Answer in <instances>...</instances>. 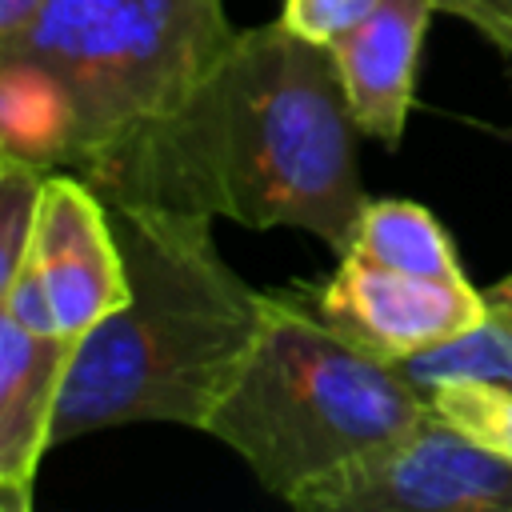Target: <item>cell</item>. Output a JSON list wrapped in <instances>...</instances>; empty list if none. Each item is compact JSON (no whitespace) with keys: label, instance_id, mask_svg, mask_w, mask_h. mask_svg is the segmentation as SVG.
I'll return each instance as SVG.
<instances>
[{"label":"cell","instance_id":"1","mask_svg":"<svg viewBox=\"0 0 512 512\" xmlns=\"http://www.w3.org/2000/svg\"><path fill=\"white\" fill-rule=\"evenodd\" d=\"M356 132L332 48L272 20L232 32L196 92L84 180L108 204L300 228L344 252L368 200Z\"/></svg>","mask_w":512,"mask_h":512},{"label":"cell","instance_id":"2","mask_svg":"<svg viewBox=\"0 0 512 512\" xmlns=\"http://www.w3.org/2000/svg\"><path fill=\"white\" fill-rule=\"evenodd\" d=\"M108 216L128 300L72 340L56 444L120 424L204 428L268 316V292L220 256L212 216L136 200H112Z\"/></svg>","mask_w":512,"mask_h":512},{"label":"cell","instance_id":"3","mask_svg":"<svg viewBox=\"0 0 512 512\" xmlns=\"http://www.w3.org/2000/svg\"><path fill=\"white\" fill-rule=\"evenodd\" d=\"M228 40L224 0H44L0 40V140L88 176L160 128Z\"/></svg>","mask_w":512,"mask_h":512},{"label":"cell","instance_id":"4","mask_svg":"<svg viewBox=\"0 0 512 512\" xmlns=\"http://www.w3.org/2000/svg\"><path fill=\"white\" fill-rule=\"evenodd\" d=\"M424 416V396L392 360L360 348L300 300L268 296L264 328L204 432L224 440L268 492L296 500Z\"/></svg>","mask_w":512,"mask_h":512},{"label":"cell","instance_id":"5","mask_svg":"<svg viewBox=\"0 0 512 512\" xmlns=\"http://www.w3.org/2000/svg\"><path fill=\"white\" fill-rule=\"evenodd\" d=\"M288 504L304 512H512V460L428 412Z\"/></svg>","mask_w":512,"mask_h":512},{"label":"cell","instance_id":"6","mask_svg":"<svg viewBox=\"0 0 512 512\" xmlns=\"http://www.w3.org/2000/svg\"><path fill=\"white\" fill-rule=\"evenodd\" d=\"M312 312L384 360H408L488 316V296L468 276H416L344 252L316 288Z\"/></svg>","mask_w":512,"mask_h":512},{"label":"cell","instance_id":"7","mask_svg":"<svg viewBox=\"0 0 512 512\" xmlns=\"http://www.w3.org/2000/svg\"><path fill=\"white\" fill-rule=\"evenodd\" d=\"M24 260L52 300L56 332L68 340H80L128 300V272L108 200L68 168L44 172Z\"/></svg>","mask_w":512,"mask_h":512},{"label":"cell","instance_id":"8","mask_svg":"<svg viewBox=\"0 0 512 512\" xmlns=\"http://www.w3.org/2000/svg\"><path fill=\"white\" fill-rule=\"evenodd\" d=\"M436 0H380L352 32L332 44L336 76L356 128L396 148L412 112L420 44Z\"/></svg>","mask_w":512,"mask_h":512},{"label":"cell","instance_id":"9","mask_svg":"<svg viewBox=\"0 0 512 512\" xmlns=\"http://www.w3.org/2000/svg\"><path fill=\"white\" fill-rule=\"evenodd\" d=\"M72 340L24 328L0 304V500L8 512L32 504V480L56 444V404L68 372Z\"/></svg>","mask_w":512,"mask_h":512},{"label":"cell","instance_id":"10","mask_svg":"<svg viewBox=\"0 0 512 512\" xmlns=\"http://www.w3.org/2000/svg\"><path fill=\"white\" fill-rule=\"evenodd\" d=\"M372 264L416 276H464L440 220L412 200H364L348 248ZM340 252V256H344Z\"/></svg>","mask_w":512,"mask_h":512},{"label":"cell","instance_id":"11","mask_svg":"<svg viewBox=\"0 0 512 512\" xmlns=\"http://www.w3.org/2000/svg\"><path fill=\"white\" fill-rule=\"evenodd\" d=\"M396 368L420 396L444 380H492V384L512 388V316L504 308L488 304V316L476 328H468L436 348H424L408 360H396Z\"/></svg>","mask_w":512,"mask_h":512},{"label":"cell","instance_id":"12","mask_svg":"<svg viewBox=\"0 0 512 512\" xmlns=\"http://www.w3.org/2000/svg\"><path fill=\"white\" fill-rule=\"evenodd\" d=\"M428 412L484 444L488 452L512 460V388L492 380H444L424 392Z\"/></svg>","mask_w":512,"mask_h":512},{"label":"cell","instance_id":"13","mask_svg":"<svg viewBox=\"0 0 512 512\" xmlns=\"http://www.w3.org/2000/svg\"><path fill=\"white\" fill-rule=\"evenodd\" d=\"M44 172L48 168L32 164L28 156H16L8 148L0 152V304L28 256V236H32Z\"/></svg>","mask_w":512,"mask_h":512},{"label":"cell","instance_id":"14","mask_svg":"<svg viewBox=\"0 0 512 512\" xmlns=\"http://www.w3.org/2000/svg\"><path fill=\"white\" fill-rule=\"evenodd\" d=\"M380 0H284L280 4V24L312 44L332 48L344 32H352Z\"/></svg>","mask_w":512,"mask_h":512},{"label":"cell","instance_id":"15","mask_svg":"<svg viewBox=\"0 0 512 512\" xmlns=\"http://www.w3.org/2000/svg\"><path fill=\"white\" fill-rule=\"evenodd\" d=\"M4 308H8L24 328H32V332H40V336H60V332H56V316H52V300H48V292H44V284H40V276L32 272L28 260L20 264V272H16V280H12L8 296H4ZM64 340H68V336H64Z\"/></svg>","mask_w":512,"mask_h":512},{"label":"cell","instance_id":"16","mask_svg":"<svg viewBox=\"0 0 512 512\" xmlns=\"http://www.w3.org/2000/svg\"><path fill=\"white\" fill-rule=\"evenodd\" d=\"M436 12L468 20L484 40L512 56V0H436Z\"/></svg>","mask_w":512,"mask_h":512},{"label":"cell","instance_id":"17","mask_svg":"<svg viewBox=\"0 0 512 512\" xmlns=\"http://www.w3.org/2000/svg\"><path fill=\"white\" fill-rule=\"evenodd\" d=\"M44 0H0V40L8 32H16L20 24H28L36 12H40Z\"/></svg>","mask_w":512,"mask_h":512},{"label":"cell","instance_id":"18","mask_svg":"<svg viewBox=\"0 0 512 512\" xmlns=\"http://www.w3.org/2000/svg\"><path fill=\"white\" fill-rule=\"evenodd\" d=\"M488 304H496V308H504V312L512 316V272L488 288Z\"/></svg>","mask_w":512,"mask_h":512},{"label":"cell","instance_id":"19","mask_svg":"<svg viewBox=\"0 0 512 512\" xmlns=\"http://www.w3.org/2000/svg\"><path fill=\"white\" fill-rule=\"evenodd\" d=\"M0 512H8V504H4V500H0Z\"/></svg>","mask_w":512,"mask_h":512},{"label":"cell","instance_id":"20","mask_svg":"<svg viewBox=\"0 0 512 512\" xmlns=\"http://www.w3.org/2000/svg\"><path fill=\"white\" fill-rule=\"evenodd\" d=\"M0 152H4V140H0Z\"/></svg>","mask_w":512,"mask_h":512}]
</instances>
